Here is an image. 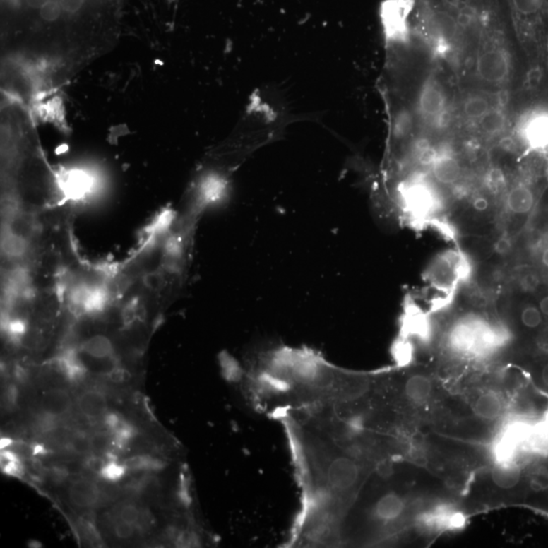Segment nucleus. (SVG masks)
I'll use <instances>...</instances> for the list:
<instances>
[{
    "label": "nucleus",
    "mask_w": 548,
    "mask_h": 548,
    "mask_svg": "<svg viewBox=\"0 0 548 548\" xmlns=\"http://www.w3.org/2000/svg\"><path fill=\"white\" fill-rule=\"evenodd\" d=\"M90 443H92V455L108 456L114 447L112 434L110 435L106 431H96L90 435Z\"/></svg>",
    "instance_id": "aec40b11"
},
{
    "label": "nucleus",
    "mask_w": 548,
    "mask_h": 548,
    "mask_svg": "<svg viewBox=\"0 0 548 548\" xmlns=\"http://www.w3.org/2000/svg\"><path fill=\"white\" fill-rule=\"evenodd\" d=\"M505 333L477 316L461 318L446 336V347L452 354L465 357H484L505 342Z\"/></svg>",
    "instance_id": "f03ea898"
},
{
    "label": "nucleus",
    "mask_w": 548,
    "mask_h": 548,
    "mask_svg": "<svg viewBox=\"0 0 548 548\" xmlns=\"http://www.w3.org/2000/svg\"><path fill=\"white\" fill-rule=\"evenodd\" d=\"M25 245L22 237L18 234H11L8 239H6L4 243V249L8 254L11 256H18L24 252Z\"/></svg>",
    "instance_id": "bb28decb"
},
{
    "label": "nucleus",
    "mask_w": 548,
    "mask_h": 548,
    "mask_svg": "<svg viewBox=\"0 0 548 548\" xmlns=\"http://www.w3.org/2000/svg\"><path fill=\"white\" fill-rule=\"evenodd\" d=\"M13 445H15V441H13V439L8 438V436H2L1 441H0V447H1V450L13 448Z\"/></svg>",
    "instance_id": "473e14b6"
},
{
    "label": "nucleus",
    "mask_w": 548,
    "mask_h": 548,
    "mask_svg": "<svg viewBox=\"0 0 548 548\" xmlns=\"http://www.w3.org/2000/svg\"><path fill=\"white\" fill-rule=\"evenodd\" d=\"M547 241H548V239H547Z\"/></svg>",
    "instance_id": "e433bc0d"
},
{
    "label": "nucleus",
    "mask_w": 548,
    "mask_h": 548,
    "mask_svg": "<svg viewBox=\"0 0 548 548\" xmlns=\"http://www.w3.org/2000/svg\"><path fill=\"white\" fill-rule=\"evenodd\" d=\"M429 168L434 181L439 185L454 186L463 176L461 162L451 150H436Z\"/></svg>",
    "instance_id": "0eeeda50"
},
{
    "label": "nucleus",
    "mask_w": 548,
    "mask_h": 548,
    "mask_svg": "<svg viewBox=\"0 0 548 548\" xmlns=\"http://www.w3.org/2000/svg\"><path fill=\"white\" fill-rule=\"evenodd\" d=\"M538 381L540 386L548 391V362L541 367L540 374H538Z\"/></svg>",
    "instance_id": "2f4dec72"
},
{
    "label": "nucleus",
    "mask_w": 548,
    "mask_h": 548,
    "mask_svg": "<svg viewBox=\"0 0 548 548\" xmlns=\"http://www.w3.org/2000/svg\"><path fill=\"white\" fill-rule=\"evenodd\" d=\"M512 130L515 141L526 152H548V107L520 114Z\"/></svg>",
    "instance_id": "7ed1b4c3"
},
{
    "label": "nucleus",
    "mask_w": 548,
    "mask_h": 548,
    "mask_svg": "<svg viewBox=\"0 0 548 548\" xmlns=\"http://www.w3.org/2000/svg\"><path fill=\"white\" fill-rule=\"evenodd\" d=\"M83 2V0H61V1H60V6H61L65 11L74 13V11H78V9L81 8Z\"/></svg>",
    "instance_id": "c756f323"
},
{
    "label": "nucleus",
    "mask_w": 548,
    "mask_h": 548,
    "mask_svg": "<svg viewBox=\"0 0 548 548\" xmlns=\"http://www.w3.org/2000/svg\"><path fill=\"white\" fill-rule=\"evenodd\" d=\"M139 510L141 508H137L134 504H123V505L118 508L116 517L123 522H126V523L136 526L137 520H138Z\"/></svg>",
    "instance_id": "5701e85b"
},
{
    "label": "nucleus",
    "mask_w": 548,
    "mask_h": 548,
    "mask_svg": "<svg viewBox=\"0 0 548 548\" xmlns=\"http://www.w3.org/2000/svg\"><path fill=\"white\" fill-rule=\"evenodd\" d=\"M541 261H542L543 266L548 267V245L542 251L541 254Z\"/></svg>",
    "instance_id": "c9c22d12"
},
{
    "label": "nucleus",
    "mask_w": 548,
    "mask_h": 548,
    "mask_svg": "<svg viewBox=\"0 0 548 548\" xmlns=\"http://www.w3.org/2000/svg\"><path fill=\"white\" fill-rule=\"evenodd\" d=\"M489 478L494 489L501 492H510L521 484L524 471L518 460L494 461L489 470Z\"/></svg>",
    "instance_id": "6e6552de"
},
{
    "label": "nucleus",
    "mask_w": 548,
    "mask_h": 548,
    "mask_svg": "<svg viewBox=\"0 0 548 548\" xmlns=\"http://www.w3.org/2000/svg\"><path fill=\"white\" fill-rule=\"evenodd\" d=\"M49 1H50V0H28L30 6H32V8H42V6L48 4Z\"/></svg>",
    "instance_id": "f704fd0d"
},
{
    "label": "nucleus",
    "mask_w": 548,
    "mask_h": 548,
    "mask_svg": "<svg viewBox=\"0 0 548 548\" xmlns=\"http://www.w3.org/2000/svg\"><path fill=\"white\" fill-rule=\"evenodd\" d=\"M81 350L95 359H105L110 357L113 352L112 343L105 336L102 335L88 339L83 342Z\"/></svg>",
    "instance_id": "2eb2a0df"
},
{
    "label": "nucleus",
    "mask_w": 548,
    "mask_h": 548,
    "mask_svg": "<svg viewBox=\"0 0 548 548\" xmlns=\"http://www.w3.org/2000/svg\"><path fill=\"white\" fill-rule=\"evenodd\" d=\"M106 498L97 482L78 477L69 487V500L78 508H94Z\"/></svg>",
    "instance_id": "9b49d317"
},
{
    "label": "nucleus",
    "mask_w": 548,
    "mask_h": 548,
    "mask_svg": "<svg viewBox=\"0 0 548 548\" xmlns=\"http://www.w3.org/2000/svg\"><path fill=\"white\" fill-rule=\"evenodd\" d=\"M65 448L73 455L90 456L92 455L90 435H88L83 431H73L71 433V438H69Z\"/></svg>",
    "instance_id": "f3484780"
},
{
    "label": "nucleus",
    "mask_w": 548,
    "mask_h": 548,
    "mask_svg": "<svg viewBox=\"0 0 548 548\" xmlns=\"http://www.w3.org/2000/svg\"><path fill=\"white\" fill-rule=\"evenodd\" d=\"M540 310L543 316L548 318V294L540 299Z\"/></svg>",
    "instance_id": "72a5a7b5"
},
{
    "label": "nucleus",
    "mask_w": 548,
    "mask_h": 548,
    "mask_svg": "<svg viewBox=\"0 0 548 548\" xmlns=\"http://www.w3.org/2000/svg\"><path fill=\"white\" fill-rule=\"evenodd\" d=\"M520 321L525 328L534 329L540 328L543 323V315L540 312V308L533 305H527L520 314Z\"/></svg>",
    "instance_id": "412c9836"
},
{
    "label": "nucleus",
    "mask_w": 548,
    "mask_h": 548,
    "mask_svg": "<svg viewBox=\"0 0 548 548\" xmlns=\"http://www.w3.org/2000/svg\"><path fill=\"white\" fill-rule=\"evenodd\" d=\"M112 530L116 537L120 538V540H129V538L133 536L134 531L136 529L133 525L123 522L121 520L118 519L117 517H115L112 521Z\"/></svg>",
    "instance_id": "a878e982"
},
{
    "label": "nucleus",
    "mask_w": 548,
    "mask_h": 548,
    "mask_svg": "<svg viewBox=\"0 0 548 548\" xmlns=\"http://www.w3.org/2000/svg\"><path fill=\"white\" fill-rule=\"evenodd\" d=\"M1 469L6 475L16 477H20L25 472V466L20 461V455L13 450H1Z\"/></svg>",
    "instance_id": "a211bd4d"
},
{
    "label": "nucleus",
    "mask_w": 548,
    "mask_h": 548,
    "mask_svg": "<svg viewBox=\"0 0 548 548\" xmlns=\"http://www.w3.org/2000/svg\"><path fill=\"white\" fill-rule=\"evenodd\" d=\"M511 245L510 240L506 237H501L496 241V245H494V249L496 252L500 253V254H506V253L510 251Z\"/></svg>",
    "instance_id": "7c9ffc66"
},
{
    "label": "nucleus",
    "mask_w": 548,
    "mask_h": 548,
    "mask_svg": "<svg viewBox=\"0 0 548 548\" xmlns=\"http://www.w3.org/2000/svg\"><path fill=\"white\" fill-rule=\"evenodd\" d=\"M73 400L71 393L62 388H51L44 392L41 399L42 412L61 419L71 412Z\"/></svg>",
    "instance_id": "f8f14e48"
},
{
    "label": "nucleus",
    "mask_w": 548,
    "mask_h": 548,
    "mask_svg": "<svg viewBox=\"0 0 548 548\" xmlns=\"http://www.w3.org/2000/svg\"><path fill=\"white\" fill-rule=\"evenodd\" d=\"M471 208L476 213H487L491 210V201L485 194H477L471 201Z\"/></svg>",
    "instance_id": "cd10ccee"
},
{
    "label": "nucleus",
    "mask_w": 548,
    "mask_h": 548,
    "mask_svg": "<svg viewBox=\"0 0 548 548\" xmlns=\"http://www.w3.org/2000/svg\"><path fill=\"white\" fill-rule=\"evenodd\" d=\"M76 405L81 415L90 422L102 419L108 412L105 394L97 389L81 392L76 398Z\"/></svg>",
    "instance_id": "ddd939ff"
},
{
    "label": "nucleus",
    "mask_w": 548,
    "mask_h": 548,
    "mask_svg": "<svg viewBox=\"0 0 548 548\" xmlns=\"http://www.w3.org/2000/svg\"><path fill=\"white\" fill-rule=\"evenodd\" d=\"M399 394L405 405L413 410H422L429 406L435 398V381L429 374L413 371L404 378Z\"/></svg>",
    "instance_id": "39448f33"
},
{
    "label": "nucleus",
    "mask_w": 548,
    "mask_h": 548,
    "mask_svg": "<svg viewBox=\"0 0 548 548\" xmlns=\"http://www.w3.org/2000/svg\"><path fill=\"white\" fill-rule=\"evenodd\" d=\"M65 473V475L81 476L85 468V460L71 458L64 460L58 465Z\"/></svg>",
    "instance_id": "b1692460"
},
{
    "label": "nucleus",
    "mask_w": 548,
    "mask_h": 548,
    "mask_svg": "<svg viewBox=\"0 0 548 548\" xmlns=\"http://www.w3.org/2000/svg\"><path fill=\"white\" fill-rule=\"evenodd\" d=\"M526 482L529 489L534 492L548 491V468L545 466H535L527 472Z\"/></svg>",
    "instance_id": "6ab92c4d"
},
{
    "label": "nucleus",
    "mask_w": 548,
    "mask_h": 548,
    "mask_svg": "<svg viewBox=\"0 0 548 548\" xmlns=\"http://www.w3.org/2000/svg\"><path fill=\"white\" fill-rule=\"evenodd\" d=\"M297 453L303 463L306 485V525L310 530L330 535L345 508L364 480V464L343 449L333 436L315 427L302 429Z\"/></svg>",
    "instance_id": "f257e3e1"
},
{
    "label": "nucleus",
    "mask_w": 548,
    "mask_h": 548,
    "mask_svg": "<svg viewBox=\"0 0 548 548\" xmlns=\"http://www.w3.org/2000/svg\"><path fill=\"white\" fill-rule=\"evenodd\" d=\"M124 465L127 470L141 472V471H157L164 467V462L153 458L148 455H136L125 460Z\"/></svg>",
    "instance_id": "dca6fc26"
},
{
    "label": "nucleus",
    "mask_w": 548,
    "mask_h": 548,
    "mask_svg": "<svg viewBox=\"0 0 548 548\" xmlns=\"http://www.w3.org/2000/svg\"><path fill=\"white\" fill-rule=\"evenodd\" d=\"M58 184L68 198L76 201L92 193L96 179L85 169H71L60 172Z\"/></svg>",
    "instance_id": "9d476101"
},
{
    "label": "nucleus",
    "mask_w": 548,
    "mask_h": 548,
    "mask_svg": "<svg viewBox=\"0 0 548 548\" xmlns=\"http://www.w3.org/2000/svg\"><path fill=\"white\" fill-rule=\"evenodd\" d=\"M127 472L129 470H127L124 463H118V462L109 460L102 469L100 475H101L102 480H106V482H117L124 478Z\"/></svg>",
    "instance_id": "4be33fe9"
},
{
    "label": "nucleus",
    "mask_w": 548,
    "mask_h": 548,
    "mask_svg": "<svg viewBox=\"0 0 548 548\" xmlns=\"http://www.w3.org/2000/svg\"><path fill=\"white\" fill-rule=\"evenodd\" d=\"M535 193L530 185L519 183L506 195V208L512 215H525L533 210Z\"/></svg>",
    "instance_id": "4468645a"
},
{
    "label": "nucleus",
    "mask_w": 548,
    "mask_h": 548,
    "mask_svg": "<svg viewBox=\"0 0 548 548\" xmlns=\"http://www.w3.org/2000/svg\"><path fill=\"white\" fill-rule=\"evenodd\" d=\"M155 519L148 508H141L139 510L138 520L136 524V529L139 533H145L150 531L155 525Z\"/></svg>",
    "instance_id": "393cba45"
},
{
    "label": "nucleus",
    "mask_w": 548,
    "mask_h": 548,
    "mask_svg": "<svg viewBox=\"0 0 548 548\" xmlns=\"http://www.w3.org/2000/svg\"><path fill=\"white\" fill-rule=\"evenodd\" d=\"M60 11H61V6L56 4V2L49 1L45 6L41 8L42 18L45 20H55L60 15Z\"/></svg>",
    "instance_id": "c85d7f7f"
},
{
    "label": "nucleus",
    "mask_w": 548,
    "mask_h": 548,
    "mask_svg": "<svg viewBox=\"0 0 548 548\" xmlns=\"http://www.w3.org/2000/svg\"><path fill=\"white\" fill-rule=\"evenodd\" d=\"M473 415L482 422H494L503 419L507 410L505 398L496 390H484L473 399L471 404Z\"/></svg>",
    "instance_id": "1a4fd4ad"
},
{
    "label": "nucleus",
    "mask_w": 548,
    "mask_h": 548,
    "mask_svg": "<svg viewBox=\"0 0 548 548\" xmlns=\"http://www.w3.org/2000/svg\"><path fill=\"white\" fill-rule=\"evenodd\" d=\"M403 197L406 204L417 213H429L439 203L436 187L426 177H415L405 183Z\"/></svg>",
    "instance_id": "423d86ee"
},
{
    "label": "nucleus",
    "mask_w": 548,
    "mask_h": 548,
    "mask_svg": "<svg viewBox=\"0 0 548 548\" xmlns=\"http://www.w3.org/2000/svg\"><path fill=\"white\" fill-rule=\"evenodd\" d=\"M410 505L407 496L401 492H382L369 508V521L375 525L376 528H392L405 519Z\"/></svg>",
    "instance_id": "20e7f679"
}]
</instances>
